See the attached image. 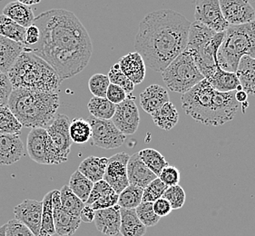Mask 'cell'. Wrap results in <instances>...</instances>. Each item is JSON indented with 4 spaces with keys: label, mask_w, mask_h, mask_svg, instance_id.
<instances>
[{
    "label": "cell",
    "mask_w": 255,
    "mask_h": 236,
    "mask_svg": "<svg viewBox=\"0 0 255 236\" xmlns=\"http://www.w3.org/2000/svg\"><path fill=\"white\" fill-rule=\"evenodd\" d=\"M40 33L35 46H25L51 66L62 82L81 73L90 61L93 46L81 21L71 11L54 8L35 17Z\"/></svg>",
    "instance_id": "cell-1"
},
{
    "label": "cell",
    "mask_w": 255,
    "mask_h": 236,
    "mask_svg": "<svg viewBox=\"0 0 255 236\" xmlns=\"http://www.w3.org/2000/svg\"><path fill=\"white\" fill-rule=\"evenodd\" d=\"M190 21L178 12L161 9L148 13L139 24L134 47L145 66L163 72L185 50Z\"/></svg>",
    "instance_id": "cell-2"
},
{
    "label": "cell",
    "mask_w": 255,
    "mask_h": 236,
    "mask_svg": "<svg viewBox=\"0 0 255 236\" xmlns=\"http://www.w3.org/2000/svg\"><path fill=\"white\" fill-rule=\"evenodd\" d=\"M181 102L187 116L204 125L213 126L232 121L240 108L235 92H218L206 79L182 95Z\"/></svg>",
    "instance_id": "cell-3"
},
{
    "label": "cell",
    "mask_w": 255,
    "mask_h": 236,
    "mask_svg": "<svg viewBox=\"0 0 255 236\" xmlns=\"http://www.w3.org/2000/svg\"><path fill=\"white\" fill-rule=\"evenodd\" d=\"M59 105L56 93L13 89L7 107L22 126L46 129L56 118Z\"/></svg>",
    "instance_id": "cell-4"
},
{
    "label": "cell",
    "mask_w": 255,
    "mask_h": 236,
    "mask_svg": "<svg viewBox=\"0 0 255 236\" xmlns=\"http://www.w3.org/2000/svg\"><path fill=\"white\" fill-rule=\"evenodd\" d=\"M7 77L13 89L56 93L62 81L56 71L44 59L32 52H22Z\"/></svg>",
    "instance_id": "cell-5"
},
{
    "label": "cell",
    "mask_w": 255,
    "mask_h": 236,
    "mask_svg": "<svg viewBox=\"0 0 255 236\" xmlns=\"http://www.w3.org/2000/svg\"><path fill=\"white\" fill-rule=\"evenodd\" d=\"M224 37L225 32L216 33L197 21L191 23L185 50L206 80L214 76L218 66L217 54Z\"/></svg>",
    "instance_id": "cell-6"
},
{
    "label": "cell",
    "mask_w": 255,
    "mask_h": 236,
    "mask_svg": "<svg viewBox=\"0 0 255 236\" xmlns=\"http://www.w3.org/2000/svg\"><path fill=\"white\" fill-rule=\"evenodd\" d=\"M255 58V21L241 26H229L217 54L219 67L236 73L242 57Z\"/></svg>",
    "instance_id": "cell-7"
},
{
    "label": "cell",
    "mask_w": 255,
    "mask_h": 236,
    "mask_svg": "<svg viewBox=\"0 0 255 236\" xmlns=\"http://www.w3.org/2000/svg\"><path fill=\"white\" fill-rule=\"evenodd\" d=\"M163 82L172 92L185 94L204 79L194 58L184 50L162 72Z\"/></svg>",
    "instance_id": "cell-8"
},
{
    "label": "cell",
    "mask_w": 255,
    "mask_h": 236,
    "mask_svg": "<svg viewBox=\"0 0 255 236\" xmlns=\"http://www.w3.org/2000/svg\"><path fill=\"white\" fill-rule=\"evenodd\" d=\"M92 129V144L103 149H116L122 146L127 136L121 133L111 120L87 119Z\"/></svg>",
    "instance_id": "cell-9"
},
{
    "label": "cell",
    "mask_w": 255,
    "mask_h": 236,
    "mask_svg": "<svg viewBox=\"0 0 255 236\" xmlns=\"http://www.w3.org/2000/svg\"><path fill=\"white\" fill-rule=\"evenodd\" d=\"M195 21L216 33H223L229 27L225 20L218 0H201L195 2Z\"/></svg>",
    "instance_id": "cell-10"
},
{
    "label": "cell",
    "mask_w": 255,
    "mask_h": 236,
    "mask_svg": "<svg viewBox=\"0 0 255 236\" xmlns=\"http://www.w3.org/2000/svg\"><path fill=\"white\" fill-rule=\"evenodd\" d=\"M130 155L127 153H118L108 158L104 181L112 187L117 195H120L128 185V164Z\"/></svg>",
    "instance_id": "cell-11"
},
{
    "label": "cell",
    "mask_w": 255,
    "mask_h": 236,
    "mask_svg": "<svg viewBox=\"0 0 255 236\" xmlns=\"http://www.w3.org/2000/svg\"><path fill=\"white\" fill-rule=\"evenodd\" d=\"M111 121L125 135L133 134L137 131L140 115L135 104V98L133 96L129 95L123 103L117 105Z\"/></svg>",
    "instance_id": "cell-12"
},
{
    "label": "cell",
    "mask_w": 255,
    "mask_h": 236,
    "mask_svg": "<svg viewBox=\"0 0 255 236\" xmlns=\"http://www.w3.org/2000/svg\"><path fill=\"white\" fill-rule=\"evenodd\" d=\"M220 7L230 26H241L255 21V10L245 0H220Z\"/></svg>",
    "instance_id": "cell-13"
},
{
    "label": "cell",
    "mask_w": 255,
    "mask_h": 236,
    "mask_svg": "<svg viewBox=\"0 0 255 236\" xmlns=\"http://www.w3.org/2000/svg\"><path fill=\"white\" fill-rule=\"evenodd\" d=\"M52 207L56 235L60 236H73L79 228L81 219L70 216L62 208L60 191L53 190Z\"/></svg>",
    "instance_id": "cell-14"
},
{
    "label": "cell",
    "mask_w": 255,
    "mask_h": 236,
    "mask_svg": "<svg viewBox=\"0 0 255 236\" xmlns=\"http://www.w3.org/2000/svg\"><path fill=\"white\" fill-rule=\"evenodd\" d=\"M42 202L27 199L14 208L15 219L25 225L35 236H38L42 224Z\"/></svg>",
    "instance_id": "cell-15"
},
{
    "label": "cell",
    "mask_w": 255,
    "mask_h": 236,
    "mask_svg": "<svg viewBox=\"0 0 255 236\" xmlns=\"http://www.w3.org/2000/svg\"><path fill=\"white\" fill-rule=\"evenodd\" d=\"M69 118L63 114H56L51 124L46 128L52 142L63 154L68 157L71 151L72 140L69 134Z\"/></svg>",
    "instance_id": "cell-16"
},
{
    "label": "cell",
    "mask_w": 255,
    "mask_h": 236,
    "mask_svg": "<svg viewBox=\"0 0 255 236\" xmlns=\"http://www.w3.org/2000/svg\"><path fill=\"white\" fill-rule=\"evenodd\" d=\"M120 206H115L104 210L95 211V225L102 235L117 236L120 234L121 214Z\"/></svg>",
    "instance_id": "cell-17"
},
{
    "label": "cell",
    "mask_w": 255,
    "mask_h": 236,
    "mask_svg": "<svg viewBox=\"0 0 255 236\" xmlns=\"http://www.w3.org/2000/svg\"><path fill=\"white\" fill-rule=\"evenodd\" d=\"M25 146L18 134H0V165H11L18 162Z\"/></svg>",
    "instance_id": "cell-18"
},
{
    "label": "cell",
    "mask_w": 255,
    "mask_h": 236,
    "mask_svg": "<svg viewBox=\"0 0 255 236\" xmlns=\"http://www.w3.org/2000/svg\"><path fill=\"white\" fill-rule=\"evenodd\" d=\"M128 178L129 185L144 189L157 176L148 168L140 158L139 154L130 156L128 164Z\"/></svg>",
    "instance_id": "cell-19"
},
{
    "label": "cell",
    "mask_w": 255,
    "mask_h": 236,
    "mask_svg": "<svg viewBox=\"0 0 255 236\" xmlns=\"http://www.w3.org/2000/svg\"><path fill=\"white\" fill-rule=\"evenodd\" d=\"M118 65L121 71L134 86L143 82L146 68L143 57L139 53L135 51L124 56L120 58Z\"/></svg>",
    "instance_id": "cell-20"
},
{
    "label": "cell",
    "mask_w": 255,
    "mask_h": 236,
    "mask_svg": "<svg viewBox=\"0 0 255 236\" xmlns=\"http://www.w3.org/2000/svg\"><path fill=\"white\" fill-rule=\"evenodd\" d=\"M168 102L170 98L167 90L159 85H152L140 94V106L151 116Z\"/></svg>",
    "instance_id": "cell-21"
},
{
    "label": "cell",
    "mask_w": 255,
    "mask_h": 236,
    "mask_svg": "<svg viewBox=\"0 0 255 236\" xmlns=\"http://www.w3.org/2000/svg\"><path fill=\"white\" fill-rule=\"evenodd\" d=\"M46 129H32L27 135L26 150L31 159L37 164H46V154L47 150Z\"/></svg>",
    "instance_id": "cell-22"
},
{
    "label": "cell",
    "mask_w": 255,
    "mask_h": 236,
    "mask_svg": "<svg viewBox=\"0 0 255 236\" xmlns=\"http://www.w3.org/2000/svg\"><path fill=\"white\" fill-rule=\"evenodd\" d=\"M25 45L0 36V73L7 75L16 59L24 51Z\"/></svg>",
    "instance_id": "cell-23"
},
{
    "label": "cell",
    "mask_w": 255,
    "mask_h": 236,
    "mask_svg": "<svg viewBox=\"0 0 255 236\" xmlns=\"http://www.w3.org/2000/svg\"><path fill=\"white\" fill-rule=\"evenodd\" d=\"M243 90L255 97V58L242 57L236 71Z\"/></svg>",
    "instance_id": "cell-24"
},
{
    "label": "cell",
    "mask_w": 255,
    "mask_h": 236,
    "mask_svg": "<svg viewBox=\"0 0 255 236\" xmlns=\"http://www.w3.org/2000/svg\"><path fill=\"white\" fill-rule=\"evenodd\" d=\"M3 15L15 21L19 26L27 28L34 25L35 15L29 6L21 4L19 1L10 2L3 9Z\"/></svg>",
    "instance_id": "cell-25"
},
{
    "label": "cell",
    "mask_w": 255,
    "mask_h": 236,
    "mask_svg": "<svg viewBox=\"0 0 255 236\" xmlns=\"http://www.w3.org/2000/svg\"><path fill=\"white\" fill-rule=\"evenodd\" d=\"M108 161L107 157L89 156L82 161L81 164H79L78 171L95 184L104 179Z\"/></svg>",
    "instance_id": "cell-26"
},
{
    "label": "cell",
    "mask_w": 255,
    "mask_h": 236,
    "mask_svg": "<svg viewBox=\"0 0 255 236\" xmlns=\"http://www.w3.org/2000/svg\"><path fill=\"white\" fill-rule=\"evenodd\" d=\"M121 214L120 234L123 236H143L146 227L139 220L135 209H123Z\"/></svg>",
    "instance_id": "cell-27"
},
{
    "label": "cell",
    "mask_w": 255,
    "mask_h": 236,
    "mask_svg": "<svg viewBox=\"0 0 255 236\" xmlns=\"http://www.w3.org/2000/svg\"><path fill=\"white\" fill-rule=\"evenodd\" d=\"M208 82L212 88L221 93L235 92L241 86L235 73L226 72L219 67V65L216 67L214 76L208 79Z\"/></svg>",
    "instance_id": "cell-28"
},
{
    "label": "cell",
    "mask_w": 255,
    "mask_h": 236,
    "mask_svg": "<svg viewBox=\"0 0 255 236\" xmlns=\"http://www.w3.org/2000/svg\"><path fill=\"white\" fill-rule=\"evenodd\" d=\"M153 123L159 128L169 131L177 124L179 120V113L174 105L171 102L163 105L162 108L153 114L152 116Z\"/></svg>",
    "instance_id": "cell-29"
},
{
    "label": "cell",
    "mask_w": 255,
    "mask_h": 236,
    "mask_svg": "<svg viewBox=\"0 0 255 236\" xmlns=\"http://www.w3.org/2000/svg\"><path fill=\"white\" fill-rule=\"evenodd\" d=\"M117 106L111 103L107 98H94L87 105L88 111L93 118L101 120H111L116 112Z\"/></svg>",
    "instance_id": "cell-30"
},
{
    "label": "cell",
    "mask_w": 255,
    "mask_h": 236,
    "mask_svg": "<svg viewBox=\"0 0 255 236\" xmlns=\"http://www.w3.org/2000/svg\"><path fill=\"white\" fill-rule=\"evenodd\" d=\"M94 183L82 175L78 170L73 173L68 185V187L72 191V193L77 195V197L85 204L89 198Z\"/></svg>",
    "instance_id": "cell-31"
},
{
    "label": "cell",
    "mask_w": 255,
    "mask_h": 236,
    "mask_svg": "<svg viewBox=\"0 0 255 236\" xmlns=\"http://www.w3.org/2000/svg\"><path fill=\"white\" fill-rule=\"evenodd\" d=\"M25 34V27L19 26L15 21L12 20L3 14L0 15V36L24 45Z\"/></svg>",
    "instance_id": "cell-32"
},
{
    "label": "cell",
    "mask_w": 255,
    "mask_h": 236,
    "mask_svg": "<svg viewBox=\"0 0 255 236\" xmlns=\"http://www.w3.org/2000/svg\"><path fill=\"white\" fill-rule=\"evenodd\" d=\"M138 154L141 160L143 161V164H145L157 177L162 172V170L169 165L168 162L164 158L163 154L155 149H143Z\"/></svg>",
    "instance_id": "cell-33"
},
{
    "label": "cell",
    "mask_w": 255,
    "mask_h": 236,
    "mask_svg": "<svg viewBox=\"0 0 255 236\" xmlns=\"http://www.w3.org/2000/svg\"><path fill=\"white\" fill-rule=\"evenodd\" d=\"M69 134L73 143L86 144L92 137L91 125L87 120L83 118H75L69 125Z\"/></svg>",
    "instance_id": "cell-34"
},
{
    "label": "cell",
    "mask_w": 255,
    "mask_h": 236,
    "mask_svg": "<svg viewBox=\"0 0 255 236\" xmlns=\"http://www.w3.org/2000/svg\"><path fill=\"white\" fill-rule=\"evenodd\" d=\"M52 195L53 191L48 192L43 198V211H42V224L38 236H53L56 235L53 217L52 207Z\"/></svg>",
    "instance_id": "cell-35"
},
{
    "label": "cell",
    "mask_w": 255,
    "mask_h": 236,
    "mask_svg": "<svg viewBox=\"0 0 255 236\" xmlns=\"http://www.w3.org/2000/svg\"><path fill=\"white\" fill-rule=\"evenodd\" d=\"M62 208L74 217L80 218V213L86 204L83 203L77 195H74L68 185H64L60 190Z\"/></svg>",
    "instance_id": "cell-36"
},
{
    "label": "cell",
    "mask_w": 255,
    "mask_h": 236,
    "mask_svg": "<svg viewBox=\"0 0 255 236\" xmlns=\"http://www.w3.org/2000/svg\"><path fill=\"white\" fill-rule=\"evenodd\" d=\"M143 193L142 188L134 185H128L119 195L118 206L123 209H135L142 203Z\"/></svg>",
    "instance_id": "cell-37"
},
{
    "label": "cell",
    "mask_w": 255,
    "mask_h": 236,
    "mask_svg": "<svg viewBox=\"0 0 255 236\" xmlns=\"http://www.w3.org/2000/svg\"><path fill=\"white\" fill-rule=\"evenodd\" d=\"M22 124L11 112L8 107L0 108V134L10 133L20 135Z\"/></svg>",
    "instance_id": "cell-38"
},
{
    "label": "cell",
    "mask_w": 255,
    "mask_h": 236,
    "mask_svg": "<svg viewBox=\"0 0 255 236\" xmlns=\"http://www.w3.org/2000/svg\"><path fill=\"white\" fill-rule=\"evenodd\" d=\"M108 77L111 84L122 88L123 90L127 93L128 96L131 95L133 92V89H134V85L121 71L118 63L113 65L112 67L109 70Z\"/></svg>",
    "instance_id": "cell-39"
},
{
    "label": "cell",
    "mask_w": 255,
    "mask_h": 236,
    "mask_svg": "<svg viewBox=\"0 0 255 236\" xmlns=\"http://www.w3.org/2000/svg\"><path fill=\"white\" fill-rule=\"evenodd\" d=\"M110 84L107 75L97 73L90 77L88 88L95 98H107V92Z\"/></svg>",
    "instance_id": "cell-40"
},
{
    "label": "cell",
    "mask_w": 255,
    "mask_h": 236,
    "mask_svg": "<svg viewBox=\"0 0 255 236\" xmlns=\"http://www.w3.org/2000/svg\"><path fill=\"white\" fill-rule=\"evenodd\" d=\"M135 212L139 220L145 227L156 226L160 221V217L155 215L153 208V203L142 202L135 208Z\"/></svg>",
    "instance_id": "cell-41"
},
{
    "label": "cell",
    "mask_w": 255,
    "mask_h": 236,
    "mask_svg": "<svg viewBox=\"0 0 255 236\" xmlns=\"http://www.w3.org/2000/svg\"><path fill=\"white\" fill-rule=\"evenodd\" d=\"M168 187L163 184L158 177L143 189V198L142 202L144 203H154L163 197L164 192Z\"/></svg>",
    "instance_id": "cell-42"
},
{
    "label": "cell",
    "mask_w": 255,
    "mask_h": 236,
    "mask_svg": "<svg viewBox=\"0 0 255 236\" xmlns=\"http://www.w3.org/2000/svg\"><path fill=\"white\" fill-rule=\"evenodd\" d=\"M163 198L168 201L169 204L172 206L173 210H178L184 206L186 195L182 186L174 185L168 187L164 192Z\"/></svg>",
    "instance_id": "cell-43"
},
{
    "label": "cell",
    "mask_w": 255,
    "mask_h": 236,
    "mask_svg": "<svg viewBox=\"0 0 255 236\" xmlns=\"http://www.w3.org/2000/svg\"><path fill=\"white\" fill-rule=\"evenodd\" d=\"M116 192L114 191L112 187L108 185V183L104 180H101L97 183L94 184L92 191L89 195V198L87 201L86 205L87 206H91L96 201L102 198L104 196H108V195H115Z\"/></svg>",
    "instance_id": "cell-44"
},
{
    "label": "cell",
    "mask_w": 255,
    "mask_h": 236,
    "mask_svg": "<svg viewBox=\"0 0 255 236\" xmlns=\"http://www.w3.org/2000/svg\"><path fill=\"white\" fill-rule=\"evenodd\" d=\"M158 178L167 187H171V186L178 185L181 178V174H180V171L175 166L167 165L162 170Z\"/></svg>",
    "instance_id": "cell-45"
},
{
    "label": "cell",
    "mask_w": 255,
    "mask_h": 236,
    "mask_svg": "<svg viewBox=\"0 0 255 236\" xmlns=\"http://www.w3.org/2000/svg\"><path fill=\"white\" fill-rule=\"evenodd\" d=\"M5 236H36L16 219H12L5 224Z\"/></svg>",
    "instance_id": "cell-46"
},
{
    "label": "cell",
    "mask_w": 255,
    "mask_h": 236,
    "mask_svg": "<svg viewBox=\"0 0 255 236\" xmlns=\"http://www.w3.org/2000/svg\"><path fill=\"white\" fill-rule=\"evenodd\" d=\"M13 88L7 75L0 73V108L7 107Z\"/></svg>",
    "instance_id": "cell-47"
},
{
    "label": "cell",
    "mask_w": 255,
    "mask_h": 236,
    "mask_svg": "<svg viewBox=\"0 0 255 236\" xmlns=\"http://www.w3.org/2000/svg\"><path fill=\"white\" fill-rule=\"evenodd\" d=\"M128 98L127 93L123 90L122 88H119L116 85L110 84L109 88L107 92V99L109 100L114 105H119L123 103Z\"/></svg>",
    "instance_id": "cell-48"
},
{
    "label": "cell",
    "mask_w": 255,
    "mask_h": 236,
    "mask_svg": "<svg viewBox=\"0 0 255 236\" xmlns=\"http://www.w3.org/2000/svg\"><path fill=\"white\" fill-rule=\"evenodd\" d=\"M118 197H119V195H117V194L104 196L102 198L96 201L93 205H91V207L95 211L108 209V208H110V207L118 205Z\"/></svg>",
    "instance_id": "cell-49"
},
{
    "label": "cell",
    "mask_w": 255,
    "mask_h": 236,
    "mask_svg": "<svg viewBox=\"0 0 255 236\" xmlns=\"http://www.w3.org/2000/svg\"><path fill=\"white\" fill-rule=\"evenodd\" d=\"M153 208L155 215L159 216L160 218L169 216L171 214V212L173 211L172 206L169 204L168 201L164 199L163 197L153 203Z\"/></svg>",
    "instance_id": "cell-50"
},
{
    "label": "cell",
    "mask_w": 255,
    "mask_h": 236,
    "mask_svg": "<svg viewBox=\"0 0 255 236\" xmlns=\"http://www.w3.org/2000/svg\"><path fill=\"white\" fill-rule=\"evenodd\" d=\"M40 33L37 26L32 25L26 28V34H25V43L24 45L26 46H35L37 42L39 41Z\"/></svg>",
    "instance_id": "cell-51"
},
{
    "label": "cell",
    "mask_w": 255,
    "mask_h": 236,
    "mask_svg": "<svg viewBox=\"0 0 255 236\" xmlns=\"http://www.w3.org/2000/svg\"><path fill=\"white\" fill-rule=\"evenodd\" d=\"M80 219L85 223H92L95 219V210L91 206L86 205L80 213Z\"/></svg>",
    "instance_id": "cell-52"
},
{
    "label": "cell",
    "mask_w": 255,
    "mask_h": 236,
    "mask_svg": "<svg viewBox=\"0 0 255 236\" xmlns=\"http://www.w3.org/2000/svg\"><path fill=\"white\" fill-rule=\"evenodd\" d=\"M235 99L239 104L245 103L247 101V99H248V95L244 90L237 91V92L235 93Z\"/></svg>",
    "instance_id": "cell-53"
},
{
    "label": "cell",
    "mask_w": 255,
    "mask_h": 236,
    "mask_svg": "<svg viewBox=\"0 0 255 236\" xmlns=\"http://www.w3.org/2000/svg\"><path fill=\"white\" fill-rule=\"evenodd\" d=\"M18 1L20 2L21 4L29 6V7H31V5H36V4L40 3V0H18Z\"/></svg>",
    "instance_id": "cell-54"
},
{
    "label": "cell",
    "mask_w": 255,
    "mask_h": 236,
    "mask_svg": "<svg viewBox=\"0 0 255 236\" xmlns=\"http://www.w3.org/2000/svg\"><path fill=\"white\" fill-rule=\"evenodd\" d=\"M0 236H5V225L0 227Z\"/></svg>",
    "instance_id": "cell-55"
}]
</instances>
